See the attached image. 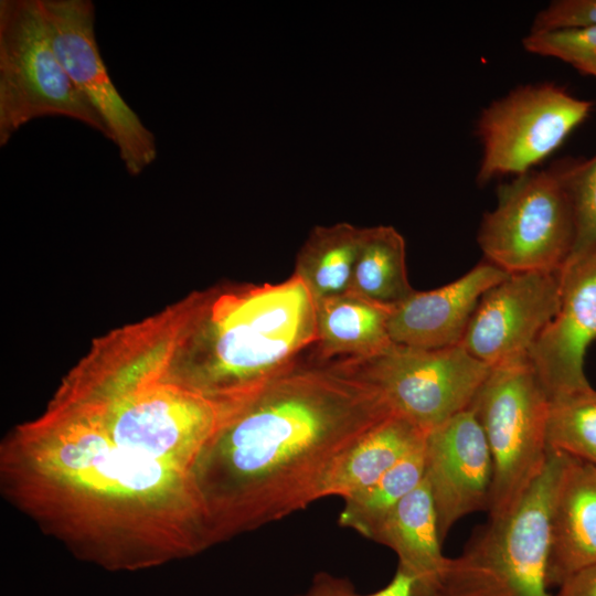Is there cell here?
Returning <instances> with one entry per match:
<instances>
[{"instance_id":"obj_1","label":"cell","mask_w":596,"mask_h":596,"mask_svg":"<svg viewBox=\"0 0 596 596\" xmlns=\"http://www.w3.org/2000/svg\"><path fill=\"white\" fill-rule=\"evenodd\" d=\"M4 498L76 557L140 571L210 547L192 475L113 443L51 398L0 447Z\"/></svg>"},{"instance_id":"obj_2","label":"cell","mask_w":596,"mask_h":596,"mask_svg":"<svg viewBox=\"0 0 596 596\" xmlns=\"http://www.w3.org/2000/svg\"><path fill=\"white\" fill-rule=\"evenodd\" d=\"M393 414L376 389L309 352L251 396L195 464L210 546L319 500L341 455Z\"/></svg>"},{"instance_id":"obj_3","label":"cell","mask_w":596,"mask_h":596,"mask_svg":"<svg viewBox=\"0 0 596 596\" xmlns=\"http://www.w3.org/2000/svg\"><path fill=\"white\" fill-rule=\"evenodd\" d=\"M316 342L315 300L294 274L277 284L213 287L195 291L184 373L209 396L241 402Z\"/></svg>"},{"instance_id":"obj_4","label":"cell","mask_w":596,"mask_h":596,"mask_svg":"<svg viewBox=\"0 0 596 596\" xmlns=\"http://www.w3.org/2000/svg\"><path fill=\"white\" fill-rule=\"evenodd\" d=\"M566 457L549 447L543 470L515 507L489 518L458 556L446 558L430 596H552L550 515Z\"/></svg>"},{"instance_id":"obj_5","label":"cell","mask_w":596,"mask_h":596,"mask_svg":"<svg viewBox=\"0 0 596 596\" xmlns=\"http://www.w3.org/2000/svg\"><path fill=\"white\" fill-rule=\"evenodd\" d=\"M77 120L109 139L54 50L40 0L0 1V146L41 117Z\"/></svg>"},{"instance_id":"obj_6","label":"cell","mask_w":596,"mask_h":596,"mask_svg":"<svg viewBox=\"0 0 596 596\" xmlns=\"http://www.w3.org/2000/svg\"><path fill=\"white\" fill-rule=\"evenodd\" d=\"M477 241L486 260L508 274L561 272L575 241L565 161L499 185Z\"/></svg>"},{"instance_id":"obj_7","label":"cell","mask_w":596,"mask_h":596,"mask_svg":"<svg viewBox=\"0 0 596 596\" xmlns=\"http://www.w3.org/2000/svg\"><path fill=\"white\" fill-rule=\"evenodd\" d=\"M549 406L529 359L490 369L470 404L492 458L489 518L510 512L543 470Z\"/></svg>"},{"instance_id":"obj_8","label":"cell","mask_w":596,"mask_h":596,"mask_svg":"<svg viewBox=\"0 0 596 596\" xmlns=\"http://www.w3.org/2000/svg\"><path fill=\"white\" fill-rule=\"evenodd\" d=\"M333 363L376 389L394 414L425 433L468 408L490 372L461 344L428 349L393 343L370 359Z\"/></svg>"},{"instance_id":"obj_9","label":"cell","mask_w":596,"mask_h":596,"mask_svg":"<svg viewBox=\"0 0 596 596\" xmlns=\"http://www.w3.org/2000/svg\"><path fill=\"white\" fill-rule=\"evenodd\" d=\"M593 106L549 82L518 86L491 102L477 120L482 147L477 181L486 184L500 175L529 172L564 142Z\"/></svg>"},{"instance_id":"obj_10","label":"cell","mask_w":596,"mask_h":596,"mask_svg":"<svg viewBox=\"0 0 596 596\" xmlns=\"http://www.w3.org/2000/svg\"><path fill=\"white\" fill-rule=\"evenodd\" d=\"M54 50L76 91L105 124L127 172L157 158L155 135L115 87L95 36L91 0H40Z\"/></svg>"},{"instance_id":"obj_11","label":"cell","mask_w":596,"mask_h":596,"mask_svg":"<svg viewBox=\"0 0 596 596\" xmlns=\"http://www.w3.org/2000/svg\"><path fill=\"white\" fill-rule=\"evenodd\" d=\"M561 302V272L510 274L478 302L460 344L490 369L528 359Z\"/></svg>"},{"instance_id":"obj_12","label":"cell","mask_w":596,"mask_h":596,"mask_svg":"<svg viewBox=\"0 0 596 596\" xmlns=\"http://www.w3.org/2000/svg\"><path fill=\"white\" fill-rule=\"evenodd\" d=\"M424 478L433 497L441 542L465 515L489 512L492 458L470 407L427 433Z\"/></svg>"},{"instance_id":"obj_13","label":"cell","mask_w":596,"mask_h":596,"mask_svg":"<svg viewBox=\"0 0 596 596\" xmlns=\"http://www.w3.org/2000/svg\"><path fill=\"white\" fill-rule=\"evenodd\" d=\"M596 340V248L561 270L560 307L532 345L528 359L549 398L590 386L585 354Z\"/></svg>"},{"instance_id":"obj_14","label":"cell","mask_w":596,"mask_h":596,"mask_svg":"<svg viewBox=\"0 0 596 596\" xmlns=\"http://www.w3.org/2000/svg\"><path fill=\"white\" fill-rule=\"evenodd\" d=\"M509 275L485 259L445 286L415 290L392 310L389 321L392 341L428 349L460 344L482 296Z\"/></svg>"},{"instance_id":"obj_15","label":"cell","mask_w":596,"mask_h":596,"mask_svg":"<svg viewBox=\"0 0 596 596\" xmlns=\"http://www.w3.org/2000/svg\"><path fill=\"white\" fill-rule=\"evenodd\" d=\"M593 563H596V466L567 455L550 515L547 586L558 587Z\"/></svg>"},{"instance_id":"obj_16","label":"cell","mask_w":596,"mask_h":596,"mask_svg":"<svg viewBox=\"0 0 596 596\" xmlns=\"http://www.w3.org/2000/svg\"><path fill=\"white\" fill-rule=\"evenodd\" d=\"M371 540L395 552L397 568L414 581L415 596L432 595L447 557L425 478L389 512Z\"/></svg>"},{"instance_id":"obj_17","label":"cell","mask_w":596,"mask_h":596,"mask_svg":"<svg viewBox=\"0 0 596 596\" xmlns=\"http://www.w3.org/2000/svg\"><path fill=\"white\" fill-rule=\"evenodd\" d=\"M315 305L317 342L311 354L319 361L370 359L394 343L389 331L391 308L349 291Z\"/></svg>"},{"instance_id":"obj_18","label":"cell","mask_w":596,"mask_h":596,"mask_svg":"<svg viewBox=\"0 0 596 596\" xmlns=\"http://www.w3.org/2000/svg\"><path fill=\"white\" fill-rule=\"evenodd\" d=\"M427 433L393 414L363 434L336 461L326 477L320 499H345L374 485L401 459L424 444Z\"/></svg>"},{"instance_id":"obj_19","label":"cell","mask_w":596,"mask_h":596,"mask_svg":"<svg viewBox=\"0 0 596 596\" xmlns=\"http://www.w3.org/2000/svg\"><path fill=\"white\" fill-rule=\"evenodd\" d=\"M364 227L340 222L317 225L299 248L294 275L315 301L349 291Z\"/></svg>"},{"instance_id":"obj_20","label":"cell","mask_w":596,"mask_h":596,"mask_svg":"<svg viewBox=\"0 0 596 596\" xmlns=\"http://www.w3.org/2000/svg\"><path fill=\"white\" fill-rule=\"evenodd\" d=\"M349 292L391 309L415 292L407 276L405 240L395 227H364Z\"/></svg>"},{"instance_id":"obj_21","label":"cell","mask_w":596,"mask_h":596,"mask_svg":"<svg viewBox=\"0 0 596 596\" xmlns=\"http://www.w3.org/2000/svg\"><path fill=\"white\" fill-rule=\"evenodd\" d=\"M424 476L425 441L386 471L374 485L343 499L344 505L339 515V524L371 540L389 512L423 481Z\"/></svg>"},{"instance_id":"obj_22","label":"cell","mask_w":596,"mask_h":596,"mask_svg":"<svg viewBox=\"0 0 596 596\" xmlns=\"http://www.w3.org/2000/svg\"><path fill=\"white\" fill-rule=\"evenodd\" d=\"M547 446L596 466V391L585 390L550 400Z\"/></svg>"},{"instance_id":"obj_23","label":"cell","mask_w":596,"mask_h":596,"mask_svg":"<svg viewBox=\"0 0 596 596\" xmlns=\"http://www.w3.org/2000/svg\"><path fill=\"white\" fill-rule=\"evenodd\" d=\"M565 177L575 219L572 262L596 248V155L565 161Z\"/></svg>"},{"instance_id":"obj_24","label":"cell","mask_w":596,"mask_h":596,"mask_svg":"<svg viewBox=\"0 0 596 596\" xmlns=\"http://www.w3.org/2000/svg\"><path fill=\"white\" fill-rule=\"evenodd\" d=\"M522 44L528 52L561 60L584 75L596 67V25L529 32Z\"/></svg>"},{"instance_id":"obj_25","label":"cell","mask_w":596,"mask_h":596,"mask_svg":"<svg viewBox=\"0 0 596 596\" xmlns=\"http://www.w3.org/2000/svg\"><path fill=\"white\" fill-rule=\"evenodd\" d=\"M596 25V0H556L536 13L530 32L581 29Z\"/></svg>"},{"instance_id":"obj_26","label":"cell","mask_w":596,"mask_h":596,"mask_svg":"<svg viewBox=\"0 0 596 596\" xmlns=\"http://www.w3.org/2000/svg\"><path fill=\"white\" fill-rule=\"evenodd\" d=\"M296 596H415V585L412 577L397 568L386 586L363 595L355 590L349 579L320 572L313 576L307 592Z\"/></svg>"},{"instance_id":"obj_27","label":"cell","mask_w":596,"mask_h":596,"mask_svg":"<svg viewBox=\"0 0 596 596\" xmlns=\"http://www.w3.org/2000/svg\"><path fill=\"white\" fill-rule=\"evenodd\" d=\"M555 596H596V563L571 575L560 586Z\"/></svg>"},{"instance_id":"obj_28","label":"cell","mask_w":596,"mask_h":596,"mask_svg":"<svg viewBox=\"0 0 596 596\" xmlns=\"http://www.w3.org/2000/svg\"><path fill=\"white\" fill-rule=\"evenodd\" d=\"M588 75H589V76H593V77H596V67H594V68L589 72Z\"/></svg>"}]
</instances>
